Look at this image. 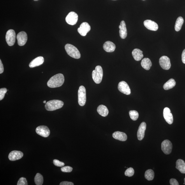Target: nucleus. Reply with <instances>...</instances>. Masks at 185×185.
<instances>
[{"label":"nucleus","mask_w":185,"mask_h":185,"mask_svg":"<svg viewBox=\"0 0 185 185\" xmlns=\"http://www.w3.org/2000/svg\"><path fill=\"white\" fill-rule=\"evenodd\" d=\"M118 89L119 91L127 95L131 94V90L127 83L124 81L120 82L118 85Z\"/></svg>","instance_id":"nucleus-10"},{"label":"nucleus","mask_w":185,"mask_h":185,"mask_svg":"<svg viewBox=\"0 0 185 185\" xmlns=\"http://www.w3.org/2000/svg\"><path fill=\"white\" fill-rule=\"evenodd\" d=\"M16 33L14 30H9L7 32L6 40L9 46H12L14 44L16 41Z\"/></svg>","instance_id":"nucleus-6"},{"label":"nucleus","mask_w":185,"mask_h":185,"mask_svg":"<svg viewBox=\"0 0 185 185\" xmlns=\"http://www.w3.org/2000/svg\"><path fill=\"white\" fill-rule=\"evenodd\" d=\"M17 185H28L27 180L24 177L20 178L17 184Z\"/></svg>","instance_id":"nucleus-32"},{"label":"nucleus","mask_w":185,"mask_h":185,"mask_svg":"<svg viewBox=\"0 0 185 185\" xmlns=\"http://www.w3.org/2000/svg\"><path fill=\"white\" fill-rule=\"evenodd\" d=\"M182 61L183 63L185 64V49L183 50L182 53Z\"/></svg>","instance_id":"nucleus-39"},{"label":"nucleus","mask_w":185,"mask_h":185,"mask_svg":"<svg viewBox=\"0 0 185 185\" xmlns=\"http://www.w3.org/2000/svg\"><path fill=\"white\" fill-rule=\"evenodd\" d=\"M64 81V78L63 75L58 73L51 78L48 80L47 85L50 88L59 87L63 85Z\"/></svg>","instance_id":"nucleus-1"},{"label":"nucleus","mask_w":185,"mask_h":185,"mask_svg":"<svg viewBox=\"0 0 185 185\" xmlns=\"http://www.w3.org/2000/svg\"><path fill=\"white\" fill-rule=\"evenodd\" d=\"M60 185H73L74 184L73 182H68V181H63L60 184Z\"/></svg>","instance_id":"nucleus-37"},{"label":"nucleus","mask_w":185,"mask_h":185,"mask_svg":"<svg viewBox=\"0 0 185 185\" xmlns=\"http://www.w3.org/2000/svg\"><path fill=\"white\" fill-rule=\"evenodd\" d=\"M61 170L64 172H70L73 171V168L70 166H66L61 167Z\"/></svg>","instance_id":"nucleus-33"},{"label":"nucleus","mask_w":185,"mask_h":185,"mask_svg":"<svg viewBox=\"0 0 185 185\" xmlns=\"http://www.w3.org/2000/svg\"><path fill=\"white\" fill-rule=\"evenodd\" d=\"M145 177L148 181H151L154 177V173L153 170L149 169L146 171Z\"/></svg>","instance_id":"nucleus-28"},{"label":"nucleus","mask_w":185,"mask_h":185,"mask_svg":"<svg viewBox=\"0 0 185 185\" xmlns=\"http://www.w3.org/2000/svg\"><path fill=\"white\" fill-rule=\"evenodd\" d=\"M78 18V16L77 13L74 12H71L67 16L66 21L68 24L73 25L77 24Z\"/></svg>","instance_id":"nucleus-11"},{"label":"nucleus","mask_w":185,"mask_h":185,"mask_svg":"<svg viewBox=\"0 0 185 185\" xmlns=\"http://www.w3.org/2000/svg\"><path fill=\"white\" fill-rule=\"evenodd\" d=\"M34 182L36 185H42L43 183V176L40 173H37L34 178Z\"/></svg>","instance_id":"nucleus-29"},{"label":"nucleus","mask_w":185,"mask_h":185,"mask_svg":"<svg viewBox=\"0 0 185 185\" xmlns=\"http://www.w3.org/2000/svg\"><path fill=\"white\" fill-rule=\"evenodd\" d=\"M17 38L18 45L20 46H24L27 42V34L24 31L21 32L17 34Z\"/></svg>","instance_id":"nucleus-13"},{"label":"nucleus","mask_w":185,"mask_h":185,"mask_svg":"<svg viewBox=\"0 0 185 185\" xmlns=\"http://www.w3.org/2000/svg\"><path fill=\"white\" fill-rule=\"evenodd\" d=\"M103 72L102 68L100 66L96 67L95 69L92 72V76L94 82L96 84L100 83L103 79Z\"/></svg>","instance_id":"nucleus-4"},{"label":"nucleus","mask_w":185,"mask_h":185,"mask_svg":"<svg viewBox=\"0 0 185 185\" xmlns=\"http://www.w3.org/2000/svg\"><path fill=\"white\" fill-rule=\"evenodd\" d=\"M78 103L80 106H84L86 102V89L83 86H81L78 92Z\"/></svg>","instance_id":"nucleus-5"},{"label":"nucleus","mask_w":185,"mask_h":185,"mask_svg":"<svg viewBox=\"0 0 185 185\" xmlns=\"http://www.w3.org/2000/svg\"><path fill=\"white\" fill-rule=\"evenodd\" d=\"M64 105L63 101L59 100H53L47 102L45 108L48 111H52L61 108Z\"/></svg>","instance_id":"nucleus-2"},{"label":"nucleus","mask_w":185,"mask_h":185,"mask_svg":"<svg viewBox=\"0 0 185 185\" xmlns=\"http://www.w3.org/2000/svg\"><path fill=\"white\" fill-rule=\"evenodd\" d=\"M163 116L164 119L167 123L170 124H172L173 123V115L169 108L165 107L164 109Z\"/></svg>","instance_id":"nucleus-14"},{"label":"nucleus","mask_w":185,"mask_h":185,"mask_svg":"<svg viewBox=\"0 0 185 185\" xmlns=\"http://www.w3.org/2000/svg\"><path fill=\"white\" fill-rule=\"evenodd\" d=\"M65 49L68 54L71 57L75 59H79L81 57V54L77 48L75 46L67 44L65 46Z\"/></svg>","instance_id":"nucleus-3"},{"label":"nucleus","mask_w":185,"mask_h":185,"mask_svg":"<svg viewBox=\"0 0 185 185\" xmlns=\"http://www.w3.org/2000/svg\"><path fill=\"white\" fill-rule=\"evenodd\" d=\"M53 163H54L55 166H59V167H62L65 165L64 163L58 160H57V159H54L53 161Z\"/></svg>","instance_id":"nucleus-35"},{"label":"nucleus","mask_w":185,"mask_h":185,"mask_svg":"<svg viewBox=\"0 0 185 185\" xmlns=\"http://www.w3.org/2000/svg\"><path fill=\"white\" fill-rule=\"evenodd\" d=\"M121 28L119 30L120 36L122 39L126 38L127 36V31L125 22L124 21H122L120 23Z\"/></svg>","instance_id":"nucleus-21"},{"label":"nucleus","mask_w":185,"mask_h":185,"mask_svg":"<svg viewBox=\"0 0 185 185\" xmlns=\"http://www.w3.org/2000/svg\"><path fill=\"white\" fill-rule=\"evenodd\" d=\"M176 168L181 173H185V163L181 159H179L176 163Z\"/></svg>","instance_id":"nucleus-23"},{"label":"nucleus","mask_w":185,"mask_h":185,"mask_svg":"<svg viewBox=\"0 0 185 185\" xmlns=\"http://www.w3.org/2000/svg\"><path fill=\"white\" fill-rule=\"evenodd\" d=\"M36 133L43 137L47 138L49 136L50 131L47 126H41L37 127L36 129Z\"/></svg>","instance_id":"nucleus-9"},{"label":"nucleus","mask_w":185,"mask_h":185,"mask_svg":"<svg viewBox=\"0 0 185 185\" xmlns=\"http://www.w3.org/2000/svg\"><path fill=\"white\" fill-rule=\"evenodd\" d=\"M144 26L150 30L156 31L158 28V25L157 23L151 20H146L144 22Z\"/></svg>","instance_id":"nucleus-16"},{"label":"nucleus","mask_w":185,"mask_h":185,"mask_svg":"<svg viewBox=\"0 0 185 185\" xmlns=\"http://www.w3.org/2000/svg\"><path fill=\"white\" fill-rule=\"evenodd\" d=\"M161 148L164 154H169L172 152V143L168 140H164L161 143Z\"/></svg>","instance_id":"nucleus-7"},{"label":"nucleus","mask_w":185,"mask_h":185,"mask_svg":"<svg viewBox=\"0 0 185 185\" xmlns=\"http://www.w3.org/2000/svg\"><path fill=\"white\" fill-rule=\"evenodd\" d=\"M119 29H121V25H119Z\"/></svg>","instance_id":"nucleus-40"},{"label":"nucleus","mask_w":185,"mask_h":185,"mask_svg":"<svg viewBox=\"0 0 185 185\" xmlns=\"http://www.w3.org/2000/svg\"><path fill=\"white\" fill-rule=\"evenodd\" d=\"M103 47L106 52L110 53L114 51L116 46L115 44L112 41H108L104 44Z\"/></svg>","instance_id":"nucleus-19"},{"label":"nucleus","mask_w":185,"mask_h":185,"mask_svg":"<svg viewBox=\"0 0 185 185\" xmlns=\"http://www.w3.org/2000/svg\"><path fill=\"white\" fill-rule=\"evenodd\" d=\"M141 64L142 67L145 70H149L152 66V63L149 58H144L142 59Z\"/></svg>","instance_id":"nucleus-25"},{"label":"nucleus","mask_w":185,"mask_h":185,"mask_svg":"<svg viewBox=\"0 0 185 185\" xmlns=\"http://www.w3.org/2000/svg\"><path fill=\"white\" fill-rule=\"evenodd\" d=\"M132 55L134 59L137 61H140L143 57V52L138 48H136L133 50Z\"/></svg>","instance_id":"nucleus-22"},{"label":"nucleus","mask_w":185,"mask_h":185,"mask_svg":"<svg viewBox=\"0 0 185 185\" xmlns=\"http://www.w3.org/2000/svg\"><path fill=\"white\" fill-rule=\"evenodd\" d=\"M146 128L147 124L145 122H142L139 127L137 132V137L139 140H142L144 138Z\"/></svg>","instance_id":"nucleus-17"},{"label":"nucleus","mask_w":185,"mask_h":185,"mask_svg":"<svg viewBox=\"0 0 185 185\" xmlns=\"http://www.w3.org/2000/svg\"><path fill=\"white\" fill-rule=\"evenodd\" d=\"M184 184L185 185V178L184 179Z\"/></svg>","instance_id":"nucleus-42"},{"label":"nucleus","mask_w":185,"mask_h":185,"mask_svg":"<svg viewBox=\"0 0 185 185\" xmlns=\"http://www.w3.org/2000/svg\"><path fill=\"white\" fill-rule=\"evenodd\" d=\"M112 137L115 139L122 141H125L127 140V136L126 133L120 131L115 132L112 134Z\"/></svg>","instance_id":"nucleus-20"},{"label":"nucleus","mask_w":185,"mask_h":185,"mask_svg":"<svg viewBox=\"0 0 185 185\" xmlns=\"http://www.w3.org/2000/svg\"><path fill=\"white\" fill-rule=\"evenodd\" d=\"M44 58L42 56H39L35 58L30 63L29 66L30 68H33L41 65L44 62Z\"/></svg>","instance_id":"nucleus-18"},{"label":"nucleus","mask_w":185,"mask_h":185,"mask_svg":"<svg viewBox=\"0 0 185 185\" xmlns=\"http://www.w3.org/2000/svg\"><path fill=\"white\" fill-rule=\"evenodd\" d=\"M130 116L132 120L133 121H135L138 118L139 116L138 113L136 110H131L129 112Z\"/></svg>","instance_id":"nucleus-30"},{"label":"nucleus","mask_w":185,"mask_h":185,"mask_svg":"<svg viewBox=\"0 0 185 185\" xmlns=\"http://www.w3.org/2000/svg\"><path fill=\"white\" fill-rule=\"evenodd\" d=\"M7 91V90L6 88L0 89V100L1 101L4 98Z\"/></svg>","instance_id":"nucleus-34"},{"label":"nucleus","mask_w":185,"mask_h":185,"mask_svg":"<svg viewBox=\"0 0 185 185\" xmlns=\"http://www.w3.org/2000/svg\"><path fill=\"white\" fill-rule=\"evenodd\" d=\"M4 68L3 63L1 60H0V74H1L4 72Z\"/></svg>","instance_id":"nucleus-38"},{"label":"nucleus","mask_w":185,"mask_h":185,"mask_svg":"<svg viewBox=\"0 0 185 185\" xmlns=\"http://www.w3.org/2000/svg\"><path fill=\"white\" fill-rule=\"evenodd\" d=\"M170 184L171 185H179V183L175 179H171L170 180Z\"/></svg>","instance_id":"nucleus-36"},{"label":"nucleus","mask_w":185,"mask_h":185,"mask_svg":"<svg viewBox=\"0 0 185 185\" xmlns=\"http://www.w3.org/2000/svg\"><path fill=\"white\" fill-rule=\"evenodd\" d=\"M184 22V19L182 17H179L177 18L175 25V30L176 31H179L181 30Z\"/></svg>","instance_id":"nucleus-27"},{"label":"nucleus","mask_w":185,"mask_h":185,"mask_svg":"<svg viewBox=\"0 0 185 185\" xmlns=\"http://www.w3.org/2000/svg\"><path fill=\"white\" fill-rule=\"evenodd\" d=\"M159 63L161 67L164 70H168L171 67V64L169 58L166 56H163L159 60Z\"/></svg>","instance_id":"nucleus-8"},{"label":"nucleus","mask_w":185,"mask_h":185,"mask_svg":"<svg viewBox=\"0 0 185 185\" xmlns=\"http://www.w3.org/2000/svg\"><path fill=\"white\" fill-rule=\"evenodd\" d=\"M176 85V82L174 79L171 78L164 84L163 88L164 90H167L173 88Z\"/></svg>","instance_id":"nucleus-26"},{"label":"nucleus","mask_w":185,"mask_h":185,"mask_svg":"<svg viewBox=\"0 0 185 185\" xmlns=\"http://www.w3.org/2000/svg\"><path fill=\"white\" fill-rule=\"evenodd\" d=\"M34 1H38V0H34Z\"/></svg>","instance_id":"nucleus-43"},{"label":"nucleus","mask_w":185,"mask_h":185,"mask_svg":"<svg viewBox=\"0 0 185 185\" xmlns=\"http://www.w3.org/2000/svg\"><path fill=\"white\" fill-rule=\"evenodd\" d=\"M91 30V27L88 23L84 22L82 23L78 28V31L81 36H86L88 32Z\"/></svg>","instance_id":"nucleus-12"},{"label":"nucleus","mask_w":185,"mask_h":185,"mask_svg":"<svg viewBox=\"0 0 185 185\" xmlns=\"http://www.w3.org/2000/svg\"><path fill=\"white\" fill-rule=\"evenodd\" d=\"M24 156V154L21 152L17 151H13L11 152L8 155L9 160L14 161L21 159Z\"/></svg>","instance_id":"nucleus-15"},{"label":"nucleus","mask_w":185,"mask_h":185,"mask_svg":"<svg viewBox=\"0 0 185 185\" xmlns=\"http://www.w3.org/2000/svg\"><path fill=\"white\" fill-rule=\"evenodd\" d=\"M135 173V171L132 168H129L125 172V175L129 177L132 176Z\"/></svg>","instance_id":"nucleus-31"},{"label":"nucleus","mask_w":185,"mask_h":185,"mask_svg":"<svg viewBox=\"0 0 185 185\" xmlns=\"http://www.w3.org/2000/svg\"><path fill=\"white\" fill-rule=\"evenodd\" d=\"M97 111L99 115L104 117L107 116L109 113L107 108L103 105L98 106L97 109Z\"/></svg>","instance_id":"nucleus-24"},{"label":"nucleus","mask_w":185,"mask_h":185,"mask_svg":"<svg viewBox=\"0 0 185 185\" xmlns=\"http://www.w3.org/2000/svg\"><path fill=\"white\" fill-rule=\"evenodd\" d=\"M43 103L46 104V101H43Z\"/></svg>","instance_id":"nucleus-41"}]
</instances>
